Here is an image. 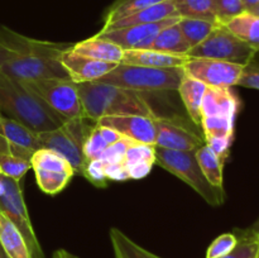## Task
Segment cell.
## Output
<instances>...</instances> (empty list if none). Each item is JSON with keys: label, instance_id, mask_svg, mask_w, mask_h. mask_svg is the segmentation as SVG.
I'll list each match as a JSON object with an SVG mask.
<instances>
[{"label": "cell", "instance_id": "obj_1", "mask_svg": "<svg viewBox=\"0 0 259 258\" xmlns=\"http://www.w3.org/2000/svg\"><path fill=\"white\" fill-rule=\"evenodd\" d=\"M83 115L98 121L105 116L143 115L156 118L149 104L141 93L118 88L99 81L76 83Z\"/></svg>", "mask_w": 259, "mask_h": 258}, {"label": "cell", "instance_id": "obj_2", "mask_svg": "<svg viewBox=\"0 0 259 258\" xmlns=\"http://www.w3.org/2000/svg\"><path fill=\"white\" fill-rule=\"evenodd\" d=\"M0 114L19 123L35 133L53 131L67 121L56 113L22 82L0 73Z\"/></svg>", "mask_w": 259, "mask_h": 258}, {"label": "cell", "instance_id": "obj_3", "mask_svg": "<svg viewBox=\"0 0 259 258\" xmlns=\"http://www.w3.org/2000/svg\"><path fill=\"white\" fill-rule=\"evenodd\" d=\"M185 76L184 67L156 68L119 63L115 68L99 78V82L137 91H174L179 89Z\"/></svg>", "mask_w": 259, "mask_h": 258}, {"label": "cell", "instance_id": "obj_4", "mask_svg": "<svg viewBox=\"0 0 259 258\" xmlns=\"http://www.w3.org/2000/svg\"><path fill=\"white\" fill-rule=\"evenodd\" d=\"M154 163L186 182L207 204L217 206L224 200V191L210 185L202 174L196 159V151H172L156 147Z\"/></svg>", "mask_w": 259, "mask_h": 258}, {"label": "cell", "instance_id": "obj_5", "mask_svg": "<svg viewBox=\"0 0 259 258\" xmlns=\"http://www.w3.org/2000/svg\"><path fill=\"white\" fill-rule=\"evenodd\" d=\"M88 118L68 119L60 128L38 133L40 148H47L62 156L72 167L73 172L82 176L86 167L83 143L91 129L86 124Z\"/></svg>", "mask_w": 259, "mask_h": 258}, {"label": "cell", "instance_id": "obj_6", "mask_svg": "<svg viewBox=\"0 0 259 258\" xmlns=\"http://www.w3.org/2000/svg\"><path fill=\"white\" fill-rule=\"evenodd\" d=\"M255 52L252 47L233 34L225 25L218 24L215 29L196 47L190 48L186 57L211 58L235 65L247 66L254 60Z\"/></svg>", "mask_w": 259, "mask_h": 258}, {"label": "cell", "instance_id": "obj_7", "mask_svg": "<svg viewBox=\"0 0 259 258\" xmlns=\"http://www.w3.org/2000/svg\"><path fill=\"white\" fill-rule=\"evenodd\" d=\"M0 211L7 215L22 233L28 245L30 258H45V253L30 223L19 181H15L2 174H0Z\"/></svg>", "mask_w": 259, "mask_h": 258}, {"label": "cell", "instance_id": "obj_8", "mask_svg": "<svg viewBox=\"0 0 259 258\" xmlns=\"http://www.w3.org/2000/svg\"><path fill=\"white\" fill-rule=\"evenodd\" d=\"M22 83L67 120L85 118L76 82L70 78H47Z\"/></svg>", "mask_w": 259, "mask_h": 258}, {"label": "cell", "instance_id": "obj_9", "mask_svg": "<svg viewBox=\"0 0 259 258\" xmlns=\"http://www.w3.org/2000/svg\"><path fill=\"white\" fill-rule=\"evenodd\" d=\"M0 73L20 82L70 78L58 58L43 56H15L2 66Z\"/></svg>", "mask_w": 259, "mask_h": 258}, {"label": "cell", "instance_id": "obj_10", "mask_svg": "<svg viewBox=\"0 0 259 258\" xmlns=\"http://www.w3.org/2000/svg\"><path fill=\"white\" fill-rule=\"evenodd\" d=\"M244 66L211 58H190L185 63V73L211 88L230 89L238 85Z\"/></svg>", "mask_w": 259, "mask_h": 258}, {"label": "cell", "instance_id": "obj_11", "mask_svg": "<svg viewBox=\"0 0 259 258\" xmlns=\"http://www.w3.org/2000/svg\"><path fill=\"white\" fill-rule=\"evenodd\" d=\"M180 20V17L167 18L157 23L149 24H137L118 29L100 30L98 37L115 43L121 50H148L151 48L154 38L163 28L175 24Z\"/></svg>", "mask_w": 259, "mask_h": 258}, {"label": "cell", "instance_id": "obj_12", "mask_svg": "<svg viewBox=\"0 0 259 258\" xmlns=\"http://www.w3.org/2000/svg\"><path fill=\"white\" fill-rule=\"evenodd\" d=\"M72 46L33 39L7 27H0V47L15 53L17 56H43L58 58L63 51Z\"/></svg>", "mask_w": 259, "mask_h": 258}, {"label": "cell", "instance_id": "obj_13", "mask_svg": "<svg viewBox=\"0 0 259 258\" xmlns=\"http://www.w3.org/2000/svg\"><path fill=\"white\" fill-rule=\"evenodd\" d=\"M156 118L143 115L105 116V118L99 119L96 124L114 129L121 137L131 139L134 143L153 144L154 146V142H156L154 119Z\"/></svg>", "mask_w": 259, "mask_h": 258}, {"label": "cell", "instance_id": "obj_14", "mask_svg": "<svg viewBox=\"0 0 259 258\" xmlns=\"http://www.w3.org/2000/svg\"><path fill=\"white\" fill-rule=\"evenodd\" d=\"M156 142L154 146L172 151H196L205 143L194 132L189 131L177 121L168 118L154 119Z\"/></svg>", "mask_w": 259, "mask_h": 258}, {"label": "cell", "instance_id": "obj_15", "mask_svg": "<svg viewBox=\"0 0 259 258\" xmlns=\"http://www.w3.org/2000/svg\"><path fill=\"white\" fill-rule=\"evenodd\" d=\"M58 60L67 72L68 77L76 83L98 81L119 65V63L103 62L81 56L73 52L72 47L63 51Z\"/></svg>", "mask_w": 259, "mask_h": 258}, {"label": "cell", "instance_id": "obj_16", "mask_svg": "<svg viewBox=\"0 0 259 258\" xmlns=\"http://www.w3.org/2000/svg\"><path fill=\"white\" fill-rule=\"evenodd\" d=\"M239 99L230 89L207 86L201 104V118L224 116L235 119L239 111Z\"/></svg>", "mask_w": 259, "mask_h": 258}, {"label": "cell", "instance_id": "obj_17", "mask_svg": "<svg viewBox=\"0 0 259 258\" xmlns=\"http://www.w3.org/2000/svg\"><path fill=\"white\" fill-rule=\"evenodd\" d=\"M189 57L186 56H175L168 53L148 50H124L121 62L124 65L146 66L156 68L184 67Z\"/></svg>", "mask_w": 259, "mask_h": 258}, {"label": "cell", "instance_id": "obj_18", "mask_svg": "<svg viewBox=\"0 0 259 258\" xmlns=\"http://www.w3.org/2000/svg\"><path fill=\"white\" fill-rule=\"evenodd\" d=\"M174 17H179L176 8H175V3L174 0H167V2L158 3V4L152 5V7L144 8V9L139 10V12H136L133 14L128 15V17L121 18V19L111 23V24L104 25L101 30L118 29V28L137 24H149V23H157L167 19V18Z\"/></svg>", "mask_w": 259, "mask_h": 258}, {"label": "cell", "instance_id": "obj_19", "mask_svg": "<svg viewBox=\"0 0 259 258\" xmlns=\"http://www.w3.org/2000/svg\"><path fill=\"white\" fill-rule=\"evenodd\" d=\"M72 51L85 57L110 63H120L123 57V50L119 46L98 35L76 43L72 46Z\"/></svg>", "mask_w": 259, "mask_h": 258}, {"label": "cell", "instance_id": "obj_20", "mask_svg": "<svg viewBox=\"0 0 259 258\" xmlns=\"http://www.w3.org/2000/svg\"><path fill=\"white\" fill-rule=\"evenodd\" d=\"M0 136L7 139L10 144H14L33 153L40 149L38 133L30 131L24 124L8 118L3 114H0Z\"/></svg>", "mask_w": 259, "mask_h": 258}, {"label": "cell", "instance_id": "obj_21", "mask_svg": "<svg viewBox=\"0 0 259 258\" xmlns=\"http://www.w3.org/2000/svg\"><path fill=\"white\" fill-rule=\"evenodd\" d=\"M206 88L207 86L201 81L185 73L177 89L190 119L196 125L201 124V104Z\"/></svg>", "mask_w": 259, "mask_h": 258}, {"label": "cell", "instance_id": "obj_22", "mask_svg": "<svg viewBox=\"0 0 259 258\" xmlns=\"http://www.w3.org/2000/svg\"><path fill=\"white\" fill-rule=\"evenodd\" d=\"M0 247L9 258H30L24 237L14 223L0 211Z\"/></svg>", "mask_w": 259, "mask_h": 258}, {"label": "cell", "instance_id": "obj_23", "mask_svg": "<svg viewBox=\"0 0 259 258\" xmlns=\"http://www.w3.org/2000/svg\"><path fill=\"white\" fill-rule=\"evenodd\" d=\"M223 25L252 47L255 52H259V17L257 15L244 12Z\"/></svg>", "mask_w": 259, "mask_h": 258}, {"label": "cell", "instance_id": "obj_24", "mask_svg": "<svg viewBox=\"0 0 259 258\" xmlns=\"http://www.w3.org/2000/svg\"><path fill=\"white\" fill-rule=\"evenodd\" d=\"M151 50L168 53V55L186 56L190 51V46L180 29L179 22L163 28L154 38Z\"/></svg>", "mask_w": 259, "mask_h": 258}, {"label": "cell", "instance_id": "obj_25", "mask_svg": "<svg viewBox=\"0 0 259 258\" xmlns=\"http://www.w3.org/2000/svg\"><path fill=\"white\" fill-rule=\"evenodd\" d=\"M196 159L202 174L210 185L223 190V166L224 162L212 152V149L204 143L196 149Z\"/></svg>", "mask_w": 259, "mask_h": 258}, {"label": "cell", "instance_id": "obj_26", "mask_svg": "<svg viewBox=\"0 0 259 258\" xmlns=\"http://www.w3.org/2000/svg\"><path fill=\"white\" fill-rule=\"evenodd\" d=\"M177 15L180 18L204 19L218 22L215 0H174Z\"/></svg>", "mask_w": 259, "mask_h": 258}, {"label": "cell", "instance_id": "obj_27", "mask_svg": "<svg viewBox=\"0 0 259 258\" xmlns=\"http://www.w3.org/2000/svg\"><path fill=\"white\" fill-rule=\"evenodd\" d=\"M29 169H32L30 161L14 156L9 151L7 139L0 136V174L20 181Z\"/></svg>", "mask_w": 259, "mask_h": 258}, {"label": "cell", "instance_id": "obj_28", "mask_svg": "<svg viewBox=\"0 0 259 258\" xmlns=\"http://www.w3.org/2000/svg\"><path fill=\"white\" fill-rule=\"evenodd\" d=\"M109 235L115 258H161L137 244L128 235L116 228H111Z\"/></svg>", "mask_w": 259, "mask_h": 258}, {"label": "cell", "instance_id": "obj_29", "mask_svg": "<svg viewBox=\"0 0 259 258\" xmlns=\"http://www.w3.org/2000/svg\"><path fill=\"white\" fill-rule=\"evenodd\" d=\"M218 24L220 23L204 19H192V18H180L179 20L180 29L186 42L189 43L190 48L196 47L202 40L206 39L207 35L215 29Z\"/></svg>", "mask_w": 259, "mask_h": 258}, {"label": "cell", "instance_id": "obj_30", "mask_svg": "<svg viewBox=\"0 0 259 258\" xmlns=\"http://www.w3.org/2000/svg\"><path fill=\"white\" fill-rule=\"evenodd\" d=\"M32 169H43L52 172H72V167L67 161L56 152L47 148H40L33 153L30 158Z\"/></svg>", "mask_w": 259, "mask_h": 258}, {"label": "cell", "instance_id": "obj_31", "mask_svg": "<svg viewBox=\"0 0 259 258\" xmlns=\"http://www.w3.org/2000/svg\"><path fill=\"white\" fill-rule=\"evenodd\" d=\"M33 171L39 189L48 195H56L62 191L75 175L72 172H52L43 171V169H33Z\"/></svg>", "mask_w": 259, "mask_h": 258}, {"label": "cell", "instance_id": "obj_32", "mask_svg": "<svg viewBox=\"0 0 259 258\" xmlns=\"http://www.w3.org/2000/svg\"><path fill=\"white\" fill-rule=\"evenodd\" d=\"M163 2H167V0H116L109 9L104 25L111 24V23L121 19V18H125L133 13L144 9V8L152 7V5Z\"/></svg>", "mask_w": 259, "mask_h": 258}, {"label": "cell", "instance_id": "obj_33", "mask_svg": "<svg viewBox=\"0 0 259 258\" xmlns=\"http://www.w3.org/2000/svg\"><path fill=\"white\" fill-rule=\"evenodd\" d=\"M220 258H259V235L252 230H242L234 249Z\"/></svg>", "mask_w": 259, "mask_h": 258}, {"label": "cell", "instance_id": "obj_34", "mask_svg": "<svg viewBox=\"0 0 259 258\" xmlns=\"http://www.w3.org/2000/svg\"><path fill=\"white\" fill-rule=\"evenodd\" d=\"M156 161V146L153 144L132 143L126 149L123 163L125 168L141 163H153Z\"/></svg>", "mask_w": 259, "mask_h": 258}, {"label": "cell", "instance_id": "obj_35", "mask_svg": "<svg viewBox=\"0 0 259 258\" xmlns=\"http://www.w3.org/2000/svg\"><path fill=\"white\" fill-rule=\"evenodd\" d=\"M109 144L106 143L105 139L100 134L99 126L95 125L89 133L88 138L83 143V156H85L86 162L93 161V159H99L103 152L108 148Z\"/></svg>", "mask_w": 259, "mask_h": 258}, {"label": "cell", "instance_id": "obj_36", "mask_svg": "<svg viewBox=\"0 0 259 258\" xmlns=\"http://www.w3.org/2000/svg\"><path fill=\"white\" fill-rule=\"evenodd\" d=\"M238 243V235L234 233H225L219 235L206 250V258H220L232 252Z\"/></svg>", "mask_w": 259, "mask_h": 258}, {"label": "cell", "instance_id": "obj_37", "mask_svg": "<svg viewBox=\"0 0 259 258\" xmlns=\"http://www.w3.org/2000/svg\"><path fill=\"white\" fill-rule=\"evenodd\" d=\"M215 9L220 24H225L228 20L245 12L242 0H215Z\"/></svg>", "mask_w": 259, "mask_h": 258}, {"label": "cell", "instance_id": "obj_38", "mask_svg": "<svg viewBox=\"0 0 259 258\" xmlns=\"http://www.w3.org/2000/svg\"><path fill=\"white\" fill-rule=\"evenodd\" d=\"M132 143H134V142H132L131 139H120V141L108 146V148L103 152V154H101L99 159H100L104 164L120 163V162H123L126 149L129 148V146H131Z\"/></svg>", "mask_w": 259, "mask_h": 258}, {"label": "cell", "instance_id": "obj_39", "mask_svg": "<svg viewBox=\"0 0 259 258\" xmlns=\"http://www.w3.org/2000/svg\"><path fill=\"white\" fill-rule=\"evenodd\" d=\"M83 177L89 180L91 184L98 187H105L108 185V177L105 174V164L100 159H93L86 163L83 169Z\"/></svg>", "mask_w": 259, "mask_h": 258}, {"label": "cell", "instance_id": "obj_40", "mask_svg": "<svg viewBox=\"0 0 259 258\" xmlns=\"http://www.w3.org/2000/svg\"><path fill=\"white\" fill-rule=\"evenodd\" d=\"M237 86H244V88L259 90V63L252 61L247 66H244Z\"/></svg>", "mask_w": 259, "mask_h": 258}, {"label": "cell", "instance_id": "obj_41", "mask_svg": "<svg viewBox=\"0 0 259 258\" xmlns=\"http://www.w3.org/2000/svg\"><path fill=\"white\" fill-rule=\"evenodd\" d=\"M205 143L212 149V152L223 162H225V159L229 156V149L233 143V138H230V137H224V138H220V137H217V138H206L205 139Z\"/></svg>", "mask_w": 259, "mask_h": 258}, {"label": "cell", "instance_id": "obj_42", "mask_svg": "<svg viewBox=\"0 0 259 258\" xmlns=\"http://www.w3.org/2000/svg\"><path fill=\"white\" fill-rule=\"evenodd\" d=\"M105 174L109 181H125L129 180L128 171L123 162L120 163H110L105 164Z\"/></svg>", "mask_w": 259, "mask_h": 258}, {"label": "cell", "instance_id": "obj_43", "mask_svg": "<svg viewBox=\"0 0 259 258\" xmlns=\"http://www.w3.org/2000/svg\"><path fill=\"white\" fill-rule=\"evenodd\" d=\"M96 125L99 126L100 134L103 136V138L105 139V142L109 144V146L124 138V137H121L118 132L114 131V129H111V128H109V126H103V125H99V124H96Z\"/></svg>", "mask_w": 259, "mask_h": 258}, {"label": "cell", "instance_id": "obj_44", "mask_svg": "<svg viewBox=\"0 0 259 258\" xmlns=\"http://www.w3.org/2000/svg\"><path fill=\"white\" fill-rule=\"evenodd\" d=\"M15 56H17L15 53H13V52H10V51H7V50H4V48L0 47V70H2V66L4 65L7 61H9L10 58L15 57Z\"/></svg>", "mask_w": 259, "mask_h": 258}, {"label": "cell", "instance_id": "obj_45", "mask_svg": "<svg viewBox=\"0 0 259 258\" xmlns=\"http://www.w3.org/2000/svg\"><path fill=\"white\" fill-rule=\"evenodd\" d=\"M53 258H77V257L65 249H58L53 253Z\"/></svg>", "mask_w": 259, "mask_h": 258}, {"label": "cell", "instance_id": "obj_46", "mask_svg": "<svg viewBox=\"0 0 259 258\" xmlns=\"http://www.w3.org/2000/svg\"><path fill=\"white\" fill-rule=\"evenodd\" d=\"M243 5H244L245 12H249L250 9L255 7V5L259 4V0H242Z\"/></svg>", "mask_w": 259, "mask_h": 258}, {"label": "cell", "instance_id": "obj_47", "mask_svg": "<svg viewBox=\"0 0 259 258\" xmlns=\"http://www.w3.org/2000/svg\"><path fill=\"white\" fill-rule=\"evenodd\" d=\"M249 229L252 230L253 233H255V234H258V235H259V219L257 220V222L254 223V224L252 225V227L249 228Z\"/></svg>", "mask_w": 259, "mask_h": 258}, {"label": "cell", "instance_id": "obj_48", "mask_svg": "<svg viewBox=\"0 0 259 258\" xmlns=\"http://www.w3.org/2000/svg\"><path fill=\"white\" fill-rule=\"evenodd\" d=\"M248 13H250V14H254V15H257V17H259V4L255 5V7L253 8V9H250Z\"/></svg>", "mask_w": 259, "mask_h": 258}, {"label": "cell", "instance_id": "obj_49", "mask_svg": "<svg viewBox=\"0 0 259 258\" xmlns=\"http://www.w3.org/2000/svg\"><path fill=\"white\" fill-rule=\"evenodd\" d=\"M0 257H2V258H9L7 254H5L4 250L2 249V247H0Z\"/></svg>", "mask_w": 259, "mask_h": 258}, {"label": "cell", "instance_id": "obj_50", "mask_svg": "<svg viewBox=\"0 0 259 258\" xmlns=\"http://www.w3.org/2000/svg\"><path fill=\"white\" fill-rule=\"evenodd\" d=\"M0 258H2V257H0Z\"/></svg>", "mask_w": 259, "mask_h": 258}]
</instances>
